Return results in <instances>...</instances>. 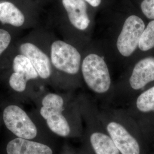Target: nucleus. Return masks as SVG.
<instances>
[{
	"label": "nucleus",
	"instance_id": "nucleus-1",
	"mask_svg": "<svg viewBox=\"0 0 154 154\" xmlns=\"http://www.w3.org/2000/svg\"><path fill=\"white\" fill-rule=\"evenodd\" d=\"M11 69L6 71L0 81L5 85L14 100H33L37 95L36 86L41 79L26 57L17 53L11 57Z\"/></svg>",
	"mask_w": 154,
	"mask_h": 154
},
{
	"label": "nucleus",
	"instance_id": "nucleus-2",
	"mask_svg": "<svg viewBox=\"0 0 154 154\" xmlns=\"http://www.w3.org/2000/svg\"><path fill=\"white\" fill-rule=\"evenodd\" d=\"M1 109L2 123L15 137L37 141L41 130L45 128L37 110L28 112L16 100H8Z\"/></svg>",
	"mask_w": 154,
	"mask_h": 154
},
{
	"label": "nucleus",
	"instance_id": "nucleus-3",
	"mask_svg": "<svg viewBox=\"0 0 154 154\" xmlns=\"http://www.w3.org/2000/svg\"><path fill=\"white\" fill-rule=\"evenodd\" d=\"M33 100L37 105L39 115L51 132L63 138L71 134L72 123L63 95L55 93H41Z\"/></svg>",
	"mask_w": 154,
	"mask_h": 154
},
{
	"label": "nucleus",
	"instance_id": "nucleus-4",
	"mask_svg": "<svg viewBox=\"0 0 154 154\" xmlns=\"http://www.w3.org/2000/svg\"><path fill=\"white\" fill-rule=\"evenodd\" d=\"M81 72L84 82L92 91L103 94L109 91L111 78L103 57L93 53L87 55L81 64Z\"/></svg>",
	"mask_w": 154,
	"mask_h": 154
},
{
	"label": "nucleus",
	"instance_id": "nucleus-5",
	"mask_svg": "<svg viewBox=\"0 0 154 154\" xmlns=\"http://www.w3.org/2000/svg\"><path fill=\"white\" fill-rule=\"evenodd\" d=\"M50 58L53 69L69 75H74L81 67V55L72 45L61 40L54 41L50 46Z\"/></svg>",
	"mask_w": 154,
	"mask_h": 154
},
{
	"label": "nucleus",
	"instance_id": "nucleus-6",
	"mask_svg": "<svg viewBox=\"0 0 154 154\" xmlns=\"http://www.w3.org/2000/svg\"><path fill=\"white\" fill-rule=\"evenodd\" d=\"M144 29L145 24L140 17L133 15L127 18L116 42L122 55L129 57L135 51Z\"/></svg>",
	"mask_w": 154,
	"mask_h": 154
},
{
	"label": "nucleus",
	"instance_id": "nucleus-7",
	"mask_svg": "<svg viewBox=\"0 0 154 154\" xmlns=\"http://www.w3.org/2000/svg\"><path fill=\"white\" fill-rule=\"evenodd\" d=\"M18 53L26 57L38 72L42 81H49L53 76L50 58L37 45L25 41L18 47Z\"/></svg>",
	"mask_w": 154,
	"mask_h": 154
},
{
	"label": "nucleus",
	"instance_id": "nucleus-8",
	"mask_svg": "<svg viewBox=\"0 0 154 154\" xmlns=\"http://www.w3.org/2000/svg\"><path fill=\"white\" fill-rule=\"evenodd\" d=\"M106 131L122 154H140L138 141L126 127L116 121L107 123Z\"/></svg>",
	"mask_w": 154,
	"mask_h": 154
},
{
	"label": "nucleus",
	"instance_id": "nucleus-9",
	"mask_svg": "<svg viewBox=\"0 0 154 154\" xmlns=\"http://www.w3.org/2000/svg\"><path fill=\"white\" fill-rule=\"evenodd\" d=\"M154 81V57H146L138 62L129 79L131 88L135 90L143 88L149 83Z\"/></svg>",
	"mask_w": 154,
	"mask_h": 154
},
{
	"label": "nucleus",
	"instance_id": "nucleus-10",
	"mask_svg": "<svg viewBox=\"0 0 154 154\" xmlns=\"http://www.w3.org/2000/svg\"><path fill=\"white\" fill-rule=\"evenodd\" d=\"M6 154H53L49 146L39 142L22 138H13L5 147Z\"/></svg>",
	"mask_w": 154,
	"mask_h": 154
},
{
	"label": "nucleus",
	"instance_id": "nucleus-11",
	"mask_svg": "<svg viewBox=\"0 0 154 154\" xmlns=\"http://www.w3.org/2000/svg\"><path fill=\"white\" fill-rule=\"evenodd\" d=\"M62 2L70 22L75 28L81 30L88 28L90 20L85 0H62Z\"/></svg>",
	"mask_w": 154,
	"mask_h": 154
},
{
	"label": "nucleus",
	"instance_id": "nucleus-12",
	"mask_svg": "<svg viewBox=\"0 0 154 154\" xmlns=\"http://www.w3.org/2000/svg\"><path fill=\"white\" fill-rule=\"evenodd\" d=\"M25 16L21 10L11 1H0V22L19 28L25 22Z\"/></svg>",
	"mask_w": 154,
	"mask_h": 154
},
{
	"label": "nucleus",
	"instance_id": "nucleus-13",
	"mask_svg": "<svg viewBox=\"0 0 154 154\" xmlns=\"http://www.w3.org/2000/svg\"><path fill=\"white\" fill-rule=\"evenodd\" d=\"M90 140L95 154H119L120 153L108 134L95 131L91 134Z\"/></svg>",
	"mask_w": 154,
	"mask_h": 154
},
{
	"label": "nucleus",
	"instance_id": "nucleus-14",
	"mask_svg": "<svg viewBox=\"0 0 154 154\" xmlns=\"http://www.w3.org/2000/svg\"><path fill=\"white\" fill-rule=\"evenodd\" d=\"M136 106L142 112L154 111V86L141 94L137 99Z\"/></svg>",
	"mask_w": 154,
	"mask_h": 154
},
{
	"label": "nucleus",
	"instance_id": "nucleus-15",
	"mask_svg": "<svg viewBox=\"0 0 154 154\" xmlns=\"http://www.w3.org/2000/svg\"><path fill=\"white\" fill-rule=\"evenodd\" d=\"M139 49L143 51H148L154 48V20L149 23L145 28L139 46Z\"/></svg>",
	"mask_w": 154,
	"mask_h": 154
},
{
	"label": "nucleus",
	"instance_id": "nucleus-16",
	"mask_svg": "<svg viewBox=\"0 0 154 154\" xmlns=\"http://www.w3.org/2000/svg\"><path fill=\"white\" fill-rule=\"evenodd\" d=\"M12 37L8 31L0 29V62L2 58L5 55L6 52L11 45ZM1 77V69L0 67V79Z\"/></svg>",
	"mask_w": 154,
	"mask_h": 154
},
{
	"label": "nucleus",
	"instance_id": "nucleus-17",
	"mask_svg": "<svg viewBox=\"0 0 154 154\" xmlns=\"http://www.w3.org/2000/svg\"><path fill=\"white\" fill-rule=\"evenodd\" d=\"M140 7L145 16L154 20V0H143Z\"/></svg>",
	"mask_w": 154,
	"mask_h": 154
},
{
	"label": "nucleus",
	"instance_id": "nucleus-18",
	"mask_svg": "<svg viewBox=\"0 0 154 154\" xmlns=\"http://www.w3.org/2000/svg\"><path fill=\"white\" fill-rule=\"evenodd\" d=\"M90 5L93 6V7H97L100 5L101 3V0H85Z\"/></svg>",
	"mask_w": 154,
	"mask_h": 154
},
{
	"label": "nucleus",
	"instance_id": "nucleus-19",
	"mask_svg": "<svg viewBox=\"0 0 154 154\" xmlns=\"http://www.w3.org/2000/svg\"><path fill=\"white\" fill-rule=\"evenodd\" d=\"M6 99L1 95H0V109H1L4 103L5 102Z\"/></svg>",
	"mask_w": 154,
	"mask_h": 154
},
{
	"label": "nucleus",
	"instance_id": "nucleus-20",
	"mask_svg": "<svg viewBox=\"0 0 154 154\" xmlns=\"http://www.w3.org/2000/svg\"><path fill=\"white\" fill-rule=\"evenodd\" d=\"M2 123V119H1V116H0V127L1 126V124Z\"/></svg>",
	"mask_w": 154,
	"mask_h": 154
}]
</instances>
